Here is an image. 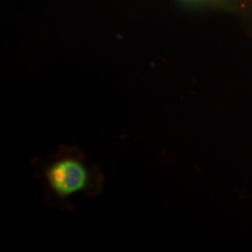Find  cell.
<instances>
[{"instance_id":"obj_1","label":"cell","mask_w":252,"mask_h":252,"mask_svg":"<svg viewBox=\"0 0 252 252\" xmlns=\"http://www.w3.org/2000/svg\"><path fill=\"white\" fill-rule=\"evenodd\" d=\"M49 190L59 200H67L90 188L93 175L80 154H60L43 171Z\"/></svg>"}]
</instances>
